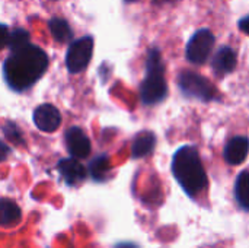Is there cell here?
<instances>
[{
    "instance_id": "52a82bcc",
    "label": "cell",
    "mask_w": 249,
    "mask_h": 248,
    "mask_svg": "<svg viewBox=\"0 0 249 248\" xmlns=\"http://www.w3.org/2000/svg\"><path fill=\"white\" fill-rule=\"evenodd\" d=\"M34 123L41 132L51 133L61 124L60 111L51 104H42L34 111Z\"/></svg>"
},
{
    "instance_id": "8fae6325",
    "label": "cell",
    "mask_w": 249,
    "mask_h": 248,
    "mask_svg": "<svg viewBox=\"0 0 249 248\" xmlns=\"http://www.w3.org/2000/svg\"><path fill=\"white\" fill-rule=\"evenodd\" d=\"M236 61H238L236 53L229 47H222L213 58V69L220 76L229 75L235 70Z\"/></svg>"
},
{
    "instance_id": "3957f363",
    "label": "cell",
    "mask_w": 249,
    "mask_h": 248,
    "mask_svg": "<svg viewBox=\"0 0 249 248\" xmlns=\"http://www.w3.org/2000/svg\"><path fill=\"white\" fill-rule=\"evenodd\" d=\"M147 75L140 86V96L146 105H155L162 102L168 95V85L165 80V67L162 56L158 48L149 51L146 61Z\"/></svg>"
},
{
    "instance_id": "ffe728a7",
    "label": "cell",
    "mask_w": 249,
    "mask_h": 248,
    "mask_svg": "<svg viewBox=\"0 0 249 248\" xmlns=\"http://www.w3.org/2000/svg\"><path fill=\"white\" fill-rule=\"evenodd\" d=\"M9 153H10L9 146H7L6 143L0 142V162H3V161L9 156Z\"/></svg>"
},
{
    "instance_id": "5bb4252c",
    "label": "cell",
    "mask_w": 249,
    "mask_h": 248,
    "mask_svg": "<svg viewBox=\"0 0 249 248\" xmlns=\"http://www.w3.org/2000/svg\"><path fill=\"white\" fill-rule=\"evenodd\" d=\"M235 197L238 205L249 210V171H242L235 183Z\"/></svg>"
},
{
    "instance_id": "ac0fdd59",
    "label": "cell",
    "mask_w": 249,
    "mask_h": 248,
    "mask_svg": "<svg viewBox=\"0 0 249 248\" xmlns=\"http://www.w3.org/2000/svg\"><path fill=\"white\" fill-rule=\"evenodd\" d=\"M4 134H6V137H7L10 142H13V143H16V145H20V143L23 142V140H22V134H20L18 126H16L15 123H12V121H7V123H6V126H4Z\"/></svg>"
},
{
    "instance_id": "ba28073f",
    "label": "cell",
    "mask_w": 249,
    "mask_h": 248,
    "mask_svg": "<svg viewBox=\"0 0 249 248\" xmlns=\"http://www.w3.org/2000/svg\"><path fill=\"white\" fill-rule=\"evenodd\" d=\"M66 142L70 155L76 159L86 158L90 153V140L79 127H71L66 133Z\"/></svg>"
},
{
    "instance_id": "8992f818",
    "label": "cell",
    "mask_w": 249,
    "mask_h": 248,
    "mask_svg": "<svg viewBox=\"0 0 249 248\" xmlns=\"http://www.w3.org/2000/svg\"><path fill=\"white\" fill-rule=\"evenodd\" d=\"M214 35L209 29L197 31L187 45V58L194 64H203L207 61L213 47H214Z\"/></svg>"
},
{
    "instance_id": "7c38bea8",
    "label": "cell",
    "mask_w": 249,
    "mask_h": 248,
    "mask_svg": "<svg viewBox=\"0 0 249 248\" xmlns=\"http://www.w3.org/2000/svg\"><path fill=\"white\" fill-rule=\"evenodd\" d=\"M20 208L10 199H0V227L10 228L20 222Z\"/></svg>"
},
{
    "instance_id": "7a4b0ae2",
    "label": "cell",
    "mask_w": 249,
    "mask_h": 248,
    "mask_svg": "<svg viewBox=\"0 0 249 248\" xmlns=\"http://www.w3.org/2000/svg\"><path fill=\"white\" fill-rule=\"evenodd\" d=\"M172 174L190 197H196L207 189V174L198 151L194 146H182L175 152L172 159Z\"/></svg>"
},
{
    "instance_id": "277c9868",
    "label": "cell",
    "mask_w": 249,
    "mask_h": 248,
    "mask_svg": "<svg viewBox=\"0 0 249 248\" xmlns=\"http://www.w3.org/2000/svg\"><path fill=\"white\" fill-rule=\"evenodd\" d=\"M178 86L187 98L198 101H214L219 98V91L216 86L204 76L194 72H182L178 77Z\"/></svg>"
},
{
    "instance_id": "e0dca14e",
    "label": "cell",
    "mask_w": 249,
    "mask_h": 248,
    "mask_svg": "<svg viewBox=\"0 0 249 248\" xmlns=\"http://www.w3.org/2000/svg\"><path fill=\"white\" fill-rule=\"evenodd\" d=\"M28 44H31V41H29V34H28L25 29H16V31H13V32L9 35L7 45H9L10 51L23 48V47L28 45Z\"/></svg>"
},
{
    "instance_id": "6da1fadb",
    "label": "cell",
    "mask_w": 249,
    "mask_h": 248,
    "mask_svg": "<svg viewBox=\"0 0 249 248\" xmlns=\"http://www.w3.org/2000/svg\"><path fill=\"white\" fill-rule=\"evenodd\" d=\"M48 67V57L42 48L28 44L23 48L10 51V56L3 64V76L7 85L22 92L36 83Z\"/></svg>"
},
{
    "instance_id": "5b68a950",
    "label": "cell",
    "mask_w": 249,
    "mask_h": 248,
    "mask_svg": "<svg viewBox=\"0 0 249 248\" xmlns=\"http://www.w3.org/2000/svg\"><path fill=\"white\" fill-rule=\"evenodd\" d=\"M93 54V38L92 37H83L80 39H76L70 44L67 54H66V66L70 73H80L83 72Z\"/></svg>"
},
{
    "instance_id": "4fadbf2b",
    "label": "cell",
    "mask_w": 249,
    "mask_h": 248,
    "mask_svg": "<svg viewBox=\"0 0 249 248\" xmlns=\"http://www.w3.org/2000/svg\"><path fill=\"white\" fill-rule=\"evenodd\" d=\"M156 145V136L152 132H142L136 136L133 146H131V155L134 159L144 158L150 155Z\"/></svg>"
},
{
    "instance_id": "d6986e66",
    "label": "cell",
    "mask_w": 249,
    "mask_h": 248,
    "mask_svg": "<svg viewBox=\"0 0 249 248\" xmlns=\"http://www.w3.org/2000/svg\"><path fill=\"white\" fill-rule=\"evenodd\" d=\"M9 29L6 25L0 23V50L4 48V45H7V41H9Z\"/></svg>"
},
{
    "instance_id": "30bf717a",
    "label": "cell",
    "mask_w": 249,
    "mask_h": 248,
    "mask_svg": "<svg viewBox=\"0 0 249 248\" xmlns=\"http://www.w3.org/2000/svg\"><path fill=\"white\" fill-rule=\"evenodd\" d=\"M249 153V140L245 136L233 137L225 148V159L231 165L242 164Z\"/></svg>"
},
{
    "instance_id": "603a6c76",
    "label": "cell",
    "mask_w": 249,
    "mask_h": 248,
    "mask_svg": "<svg viewBox=\"0 0 249 248\" xmlns=\"http://www.w3.org/2000/svg\"><path fill=\"white\" fill-rule=\"evenodd\" d=\"M125 3H133V1H137V0H124Z\"/></svg>"
},
{
    "instance_id": "44dd1931",
    "label": "cell",
    "mask_w": 249,
    "mask_h": 248,
    "mask_svg": "<svg viewBox=\"0 0 249 248\" xmlns=\"http://www.w3.org/2000/svg\"><path fill=\"white\" fill-rule=\"evenodd\" d=\"M239 29L245 34H249V15L239 20Z\"/></svg>"
},
{
    "instance_id": "9a60e30c",
    "label": "cell",
    "mask_w": 249,
    "mask_h": 248,
    "mask_svg": "<svg viewBox=\"0 0 249 248\" xmlns=\"http://www.w3.org/2000/svg\"><path fill=\"white\" fill-rule=\"evenodd\" d=\"M48 26H50L53 38L58 42H66L73 37V31H71L69 22L61 18H53L48 22Z\"/></svg>"
},
{
    "instance_id": "9c48e42d",
    "label": "cell",
    "mask_w": 249,
    "mask_h": 248,
    "mask_svg": "<svg viewBox=\"0 0 249 248\" xmlns=\"http://www.w3.org/2000/svg\"><path fill=\"white\" fill-rule=\"evenodd\" d=\"M58 171L69 186H76L86 178V168L76 158H66L58 162Z\"/></svg>"
},
{
    "instance_id": "2e32d148",
    "label": "cell",
    "mask_w": 249,
    "mask_h": 248,
    "mask_svg": "<svg viewBox=\"0 0 249 248\" xmlns=\"http://www.w3.org/2000/svg\"><path fill=\"white\" fill-rule=\"evenodd\" d=\"M109 168H111L109 158L107 155H99L90 162L89 172L95 181H104V180H107V177L109 174Z\"/></svg>"
},
{
    "instance_id": "7402d4cb",
    "label": "cell",
    "mask_w": 249,
    "mask_h": 248,
    "mask_svg": "<svg viewBox=\"0 0 249 248\" xmlns=\"http://www.w3.org/2000/svg\"><path fill=\"white\" fill-rule=\"evenodd\" d=\"M155 1H158V3H166V1H171V0H155Z\"/></svg>"
}]
</instances>
